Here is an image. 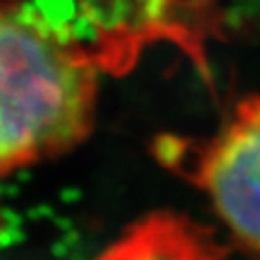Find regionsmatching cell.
Returning a JSON list of instances; mask_svg holds the SVG:
<instances>
[{
	"instance_id": "6da1fadb",
	"label": "cell",
	"mask_w": 260,
	"mask_h": 260,
	"mask_svg": "<svg viewBox=\"0 0 260 260\" xmlns=\"http://www.w3.org/2000/svg\"><path fill=\"white\" fill-rule=\"evenodd\" d=\"M99 55L27 0H0V178L55 160L94 129Z\"/></svg>"
},
{
	"instance_id": "7a4b0ae2",
	"label": "cell",
	"mask_w": 260,
	"mask_h": 260,
	"mask_svg": "<svg viewBox=\"0 0 260 260\" xmlns=\"http://www.w3.org/2000/svg\"><path fill=\"white\" fill-rule=\"evenodd\" d=\"M154 152L205 194L238 250L260 256V94L240 101L211 138L160 136Z\"/></svg>"
},
{
	"instance_id": "3957f363",
	"label": "cell",
	"mask_w": 260,
	"mask_h": 260,
	"mask_svg": "<svg viewBox=\"0 0 260 260\" xmlns=\"http://www.w3.org/2000/svg\"><path fill=\"white\" fill-rule=\"evenodd\" d=\"M94 260H230V250L199 223L176 213H154Z\"/></svg>"
}]
</instances>
